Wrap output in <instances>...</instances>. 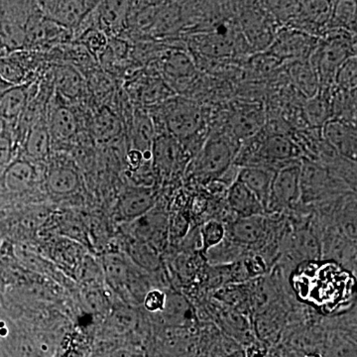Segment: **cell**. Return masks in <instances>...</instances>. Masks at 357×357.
<instances>
[{
	"instance_id": "obj_34",
	"label": "cell",
	"mask_w": 357,
	"mask_h": 357,
	"mask_svg": "<svg viewBox=\"0 0 357 357\" xmlns=\"http://www.w3.org/2000/svg\"><path fill=\"white\" fill-rule=\"evenodd\" d=\"M0 77L10 86L25 84V68L13 58L0 57Z\"/></svg>"
},
{
	"instance_id": "obj_17",
	"label": "cell",
	"mask_w": 357,
	"mask_h": 357,
	"mask_svg": "<svg viewBox=\"0 0 357 357\" xmlns=\"http://www.w3.org/2000/svg\"><path fill=\"white\" fill-rule=\"evenodd\" d=\"M47 126L51 137L60 141H68L76 135L79 124L76 115L72 110L63 105H56L49 112Z\"/></svg>"
},
{
	"instance_id": "obj_10",
	"label": "cell",
	"mask_w": 357,
	"mask_h": 357,
	"mask_svg": "<svg viewBox=\"0 0 357 357\" xmlns=\"http://www.w3.org/2000/svg\"><path fill=\"white\" fill-rule=\"evenodd\" d=\"M68 28L57 21L43 15H32L26 22L25 46H40L62 39L67 35Z\"/></svg>"
},
{
	"instance_id": "obj_31",
	"label": "cell",
	"mask_w": 357,
	"mask_h": 357,
	"mask_svg": "<svg viewBox=\"0 0 357 357\" xmlns=\"http://www.w3.org/2000/svg\"><path fill=\"white\" fill-rule=\"evenodd\" d=\"M227 236V227L222 222L217 220H208L201 229V251L206 253L211 248L222 243Z\"/></svg>"
},
{
	"instance_id": "obj_12",
	"label": "cell",
	"mask_w": 357,
	"mask_h": 357,
	"mask_svg": "<svg viewBox=\"0 0 357 357\" xmlns=\"http://www.w3.org/2000/svg\"><path fill=\"white\" fill-rule=\"evenodd\" d=\"M266 232V222L263 215L238 218L229 225L227 237L238 245L250 246L259 243Z\"/></svg>"
},
{
	"instance_id": "obj_22",
	"label": "cell",
	"mask_w": 357,
	"mask_h": 357,
	"mask_svg": "<svg viewBox=\"0 0 357 357\" xmlns=\"http://www.w3.org/2000/svg\"><path fill=\"white\" fill-rule=\"evenodd\" d=\"M46 185L52 194L67 196L77 191L79 187V177L70 167H55L48 173Z\"/></svg>"
},
{
	"instance_id": "obj_5",
	"label": "cell",
	"mask_w": 357,
	"mask_h": 357,
	"mask_svg": "<svg viewBox=\"0 0 357 357\" xmlns=\"http://www.w3.org/2000/svg\"><path fill=\"white\" fill-rule=\"evenodd\" d=\"M167 128L173 135L185 138L198 133L203 128L204 117L194 102L176 100L165 109Z\"/></svg>"
},
{
	"instance_id": "obj_1",
	"label": "cell",
	"mask_w": 357,
	"mask_h": 357,
	"mask_svg": "<svg viewBox=\"0 0 357 357\" xmlns=\"http://www.w3.org/2000/svg\"><path fill=\"white\" fill-rule=\"evenodd\" d=\"M296 275L294 287L303 299L323 307H335L347 298L349 293V275L332 263H307Z\"/></svg>"
},
{
	"instance_id": "obj_27",
	"label": "cell",
	"mask_w": 357,
	"mask_h": 357,
	"mask_svg": "<svg viewBox=\"0 0 357 357\" xmlns=\"http://www.w3.org/2000/svg\"><path fill=\"white\" fill-rule=\"evenodd\" d=\"M88 14L83 0H64L56 7L55 16L52 20L68 28H77Z\"/></svg>"
},
{
	"instance_id": "obj_13",
	"label": "cell",
	"mask_w": 357,
	"mask_h": 357,
	"mask_svg": "<svg viewBox=\"0 0 357 357\" xmlns=\"http://www.w3.org/2000/svg\"><path fill=\"white\" fill-rule=\"evenodd\" d=\"M275 173H276V170L268 168V167H241L237 174L236 180L245 185L257 197L265 210Z\"/></svg>"
},
{
	"instance_id": "obj_26",
	"label": "cell",
	"mask_w": 357,
	"mask_h": 357,
	"mask_svg": "<svg viewBox=\"0 0 357 357\" xmlns=\"http://www.w3.org/2000/svg\"><path fill=\"white\" fill-rule=\"evenodd\" d=\"M291 69L294 83L303 95L311 98L319 93V79L311 63L306 61L295 62Z\"/></svg>"
},
{
	"instance_id": "obj_20",
	"label": "cell",
	"mask_w": 357,
	"mask_h": 357,
	"mask_svg": "<svg viewBox=\"0 0 357 357\" xmlns=\"http://www.w3.org/2000/svg\"><path fill=\"white\" fill-rule=\"evenodd\" d=\"M154 199L145 190H133L122 197L119 204V215L126 220L142 217L151 210Z\"/></svg>"
},
{
	"instance_id": "obj_42",
	"label": "cell",
	"mask_w": 357,
	"mask_h": 357,
	"mask_svg": "<svg viewBox=\"0 0 357 357\" xmlns=\"http://www.w3.org/2000/svg\"><path fill=\"white\" fill-rule=\"evenodd\" d=\"M128 160L129 165L133 168H138L144 159H143L142 152L140 150L133 149L128 152Z\"/></svg>"
},
{
	"instance_id": "obj_8",
	"label": "cell",
	"mask_w": 357,
	"mask_h": 357,
	"mask_svg": "<svg viewBox=\"0 0 357 357\" xmlns=\"http://www.w3.org/2000/svg\"><path fill=\"white\" fill-rule=\"evenodd\" d=\"M323 139L340 156L356 162V126L351 122L330 119L321 126Z\"/></svg>"
},
{
	"instance_id": "obj_2",
	"label": "cell",
	"mask_w": 357,
	"mask_h": 357,
	"mask_svg": "<svg viewBox=\"0 0 357 357\" xmlns=\"http://www.w3.org/2000/svg\"><path fill=\"white\" fill-rule=\"evenodd\" d=\"M344 30L328 35V38L317 45L311 54L312 60L310 61L317 76L319 84H326L330 86L333 84L335 73L345 61L354 55V48L351 39H349Z\"/></svg>"
},
{
	"instance_id": "obj_32",
	"label": "cell",
	"mask_w": 357,
	"mask_h": 357,
	"mask_svg": "<svg viewBox=\"0 0 357 357\" xmlns=\"http://www.w3.org/2000/svg\"><path fill=\"white\" fill-rule=\"evenodd\" d=\"M79 41L91 55L100 56L109 46L107 33L100 28H89L79 34Z\"/></svg>"
},
{
	"instance_id": "obj_21",
	"label": "cell",
	"mask_w": 357,
	"mask_h": 357,
	"mask_svg": "<svg viewBox=\"0 0 357 357\" xmlns=\"http://www.w3.org/2000/svg\"><path fill=\"white\" fill-rule=\"evenodd\" d=\"M54 83L60 95L74 100L83 93L84 79L72 66H59L54 72Z\"/></svg>"
},
{
	"instance_id": "obj_35",
	"label": "cell",
	"mask_w": 357,
	"mask_h": 357,
	"mask_svg": "<svg viewBox=\"0 0 357 357\" xmlns=\"http://www.w3.org/2000/svg\"><path fill=\"white\" fill-rule=\"evenodd\" d=\"M267 6L277 20L287 22L299 16L302 0H267Z\"/></svg>"
},
{
	"instance_id": "obj_25",
	"label": "cell",
	"mask_w": 357,
	"mask_h": 357,
	"mask_svg": "<svg viewBox=\"0 0 357 357\" xmlns=\"http://www.w3.org/2000/svg\"><path fill=\"white\" fill-rule=\"evenodd\" d=\"M121 130V121L107 107H102L93 117V131L98 142H109L119 135Z\"/></svg>"
},
{
	"instance_id": "obj_33",
	"label": "cell",
	"mask_w": 357,
	"mask_h": 357,
	"mask_svg": "<svg viewBox=\"0 0 357 357\" xmlns=\"http://www.w3.org/2000/svg\"><path fill=\"white\" fill-rule=\"evenodd\" d=\"M357 60L356 56H351L338 68L335 73L333 84L342 91H356L357 79Z\"/></svg>"
},
{
	"instance_id": "obj_30",
	"label": "cell",
	"mask_w": 357,
	"mask_h": 357,
	"mask_svg": "<svg viewBox=\"0 0 357 357\" xmlns=\"http://www.w3.org/2000/svg\"><path fill=\"white\" fill-rule=\"evenodd\" d=\"M305 112L307 121L314 126V128L323 126L326 121L332 119L331 105L326 102L324 96H319V93L309 98Z\"/></svg>"
},
{
	"instance_id": "obj_3",
	"label": "cell",
	"mask_w": 357,
	"mask_h": 357,
	"mask_svg": "<svg viewBox=\"0 0 357 357\" xmlns=\"http://www.w3.org/2000/svg\"><path fill=\"white\" fill-rule=\"evenodd\" d=\"M301 164L282 167L275 173L265 213H281L301 199Z\"/></svg>"
},
{
	"instance_id": "obj_44",
	"label": "cell",
	"mask_w": 357,
	"mask_h": 357,
	"mask_svg": "<svg viewBox=\"0 0 357 357\" xmlns=\"http://www.w3.org/2000/svg\"><path fill=\"white\" fill-rule=\"evenodd\" d=\"M305 357H321V356H319V354H307V356H305Z\"/></svg>"
},
{
	"instance_id": "obj_28",
	"label": "cell",
	"mask_w": 357,
	"mask_h": 357,
	"mask_svg": "<svg viewBox=\"0 0 357 357\" xmlns=\"http://www.w3.org/2000/svg\"><path fill=\"white\" fill-rule=\"evenodd\" d=\"M243 27L249 42L255 46H267L268 43L273 42L267 21L262 16L256 14L248 15L243 21Z\"/></svg>"
},
{
	"instance_id": "obj_39",
	"label": "cell",
	"mask_w": 357,
	"mask_h": 357,
	"mask_svg": "<svg viewBox=\"0 0 357 357\" xmlns=\"http://www.w3.org/2000/svg\"><path fill=\"white\" fill-rule=\"evenodd\" d=\"M166 300L161 291L152 290L145 296L144 306L150 312L162 311L165 309Z\"/></svg>"
},
{
	"instance_id": "obj_14",
	"label": "cell",
	"mask_w": 357,
	"mask_h": 357,
	"mask_svg": "<svg viewBox=\"0 0 357 357\" xmlns=\"http://www.w3.org/2000/svg\"><path fill=\"white\" fill-rule=\"evenodd\" d=\"M0 177L7 191L23 192L28 191L34 184L36 172L29 160L15 159Z\"/></svg>"
},
{
	"instance_id": "obj_7",
	"label": "cell",
	"mask_w": 357,
	"mask_h": 357,
	"mask_svg": "<svg viewBox=\"0 0 357 357\" xmlns=\"http://www.w3.org/2000/svg\"><path fill=\"white\" fill-rule=\"evenodd\" d=\"M301 154L302 152L300 147L292 140L280 134H273L263 140L259 147L256 149L255 157H257L255 162L256 160H260L257 166L274 169L275 166H280L282 168L289 164L295 163Z\"/></svg>"
},
{
	"instance_id": "obj_15",
	"label": "cell",
	"mask_w": 357,
	"mask_h": 357,
	"mask_svg": "<svg viewBox=\"0 0 357 357\" xmlns=\"http://www.w3.org/2000/svg\"><path fill=\"white\" fill-rule=\"evenodd\" d=\"M30 84L9 86L0 93V117L6 124L14 123L20 119L29 100Z\"/></svg>"
},
{
	"instance_id": "obj_18",
	"label": "cell",
	"mask_w": 357,
	"mask_h": 357,
	"mask_svg": "<svg viewBox=\"0 0 357 357\" xmlns=\"http://www.w3.org/2000/svg\"><path fill=\"white\" fill-rule=\"evenodd\" d=\"M51 135L43 121H36L29 126L26 134L24 152L30 160H43L50 150Z\"/></svg>"
},
{
	"instance_id": "obj_19",
	"label": "cell",
	"mask_w": 357,
	"mask_h": 357,
	"mask_svg": "<svg viewBox=\"0 0 357 357\" xmlns=\"http://www.w3.org/2000/svg\"><path fill=\"white\" fill-rule=\"evenodd\" d=\"M167 79L175 86H184L195 76L194 64L182 52H172L166 58L163 66Z\"/></svg>"
},
{
	"instance_id": "obj_41",
	"label": "cell",
	"mask_w": 357,
	"mask_h": 357,
	"mask_svg": "<svg viewBox=\"0 0 357 357\" xmlns=\"http://www.w3.org/2000/svg\"><path fill=\"white\" fill-rule=\"evenodd\" d=\"M300 241L301 248H302L303 250L306 251L307 255L314 257V255H318V244L314 241V237H312L311 234H302L300 236Z\"/></svg>"
},
{
	"instance_id": "obj_40",
	"label": "cell",
	"mask_w": 357,
	"mask_h": 357,
	"mask_svg": "<svg viewBox=\"0 0 357 357\" xmlns=\"http://www.w3.org/2000/svg\"><path fill=\"white\" fill-rule=\"evenodd\" d=\"M153 134L154 130L151 121L146 117H141L137 122V126H136V135H137L138 139L141 141V143L146 145L147 143H151Z\"/></svg>"
},
{
	"instance_id": "obj_43",
	"label": "cell",
	"mask_w": 357,
	"mask_h": 357,
	"mask_svg": "<svg viewBox=\"0 0 357 357\" xmlns=\"http://www.w3.org/2000/svg\"><path fill=\"white\" fill-rule=\"evenodd\" d=\"M9 86H10V84L6 83V82H4L3 79H2L1 77H0V93H3V91H6V89H8Z\"/></svg>"
},
{
	"instance_id": "obj_29",
	"label": "cell",
	"mask_w": 357,
	"mask_h": 357,
	"mask_svg": "<svg viewBox=\"0 0 357 357\" xmlns=\"http://www.w3.org/2000/svg\"><path fill=\"white\" fill-rule=\"evenodd\" d=\"M331 22L337 23L338 27L347 31H356V0H337Z\"/></svg>"
},
{
	"instance_id": "obj_38",
	"label": "cell",
	"mask_w": 357,
	"mask_h": 357,
	"mask_svg": "<svg viewBox=\"0 0 357 357\" xmlns=\"http://www.w3.org/2000/svg\"><path fill=\"white\" fill-rule=\"evenodd\" d=\"M255 114H241L237 115L234 122V129H236L237 135L249 136L257 130L259 121H257Z\"/></svg>"
},
{
	"instance_id": "obj_4",
	"label": "cell",
	"mask_w": 357,
	"mask_h": 357,
	"mask_svg": "<svg viewBox=\"0 0 357 357\" xmlns=\"http://www.w3.org/2000/svg\"><path fill=\"white\" fill-rule=\"evenodd\" d=\"M237 150L234 143L223 136L206 141L199 157V171L206 178L222 177L234 162Z\"/></svg>"
},
{
	"instance_id": "obj_37",
	"label": "cell",
	"mask_w": 357,
	"mask_h": 357,
	"mask_svg": "<svg viewBox=\"0 0 357 357\" xmlns=\"http://www.w3.org/2000/svg\"><path fill=\"white\" fill-rule=\"evenodd\" d=\"M14 151H15V146H14L13 135L6 126V130L0 133V176L13 161Z\"/></svg>"
},
{
	"instance_id": "obj_9",
	"label": "cell",
	"mask_w": 357,
	"mask_h": 357,
	"mask_svg": "<svg viewBox=\"0 0 357 357\" xmlns=\"http://www.w3.org/2000/svg\"><path fill=\"white\" fill-rule=\"evenodd\" d=\"M317 46V40L306 31L287 29L282 31L271 44V51L277 57L306 60Z\"/></svg>"
},
{
	"instance_id": "obj_6",
	"label": "cell",
	"mask_w": 357,
	"mask_h": 357,
	"mask_svg": "<svg viewBox=\"0 0 357 357\" xmlns=\"http://www.w3.org/2000/svg\"><path fill=\"white\" fill-rule=\"evenodd\" d=\"M300 188L301 199L305 203H309L321 199L335 191L337 181L324 167L307 160H303L301 163Z\"/></svg>"
},
{
	"instance_id": "obj_16",
	"label": "cell",
	"mask_w": 357,
	"mask_h": 357,
	"mask_svg": "<svg viewBox=\"0 0 357 357\" xmlns=\"http://www.w3.org/2000/svg\"><path fill=\"white\" fill-rule=\"evenodd\" d=\"M130 10V0H103L98 8V22L102 31H119Z\"/></svg>"
},
{
	"instance_id": "obj_24",
	"label": "cell",
	"mask_w": 357,
	"mask_h": 357,
	"mask_svg": "<svg viewBox=\"0 0 357 357\" xmlns=\"http://www.w3.org/2000/svg\"><path fill=\"white\" fill-rule=\"evenodd\" d=\"M234 40L229 28L217 30L211 34L202 36L199 40V50L208 56H229L234 51Z\"/></svg>"
},
{
	"instance_id": "obj_36",
	"label": "cell",
	"mask_w": 357,
	"mask_h": 357,
	"mask_svg": "<svg viewBox=\"0 0 357 357\" xmlns=\"http://www.w3.org/2000/svg\"><path fill=\"white\" fill-rule=\"evenodd\" d=\"M154 150L155 158L162 168L169 169L175 163L178 156V147L170 138H160L155 143Z\"/></svg>"
},
{
	"instance_id": "obj_11",
	"label": "cell",
	"mask_w": 357,
	"mask_h": 357,
	"mask_svg": "<svg viewBox=\"0 0 357 357\" xmlns=\"http://www.w3.org/2000/svg\"><path fill=\"white\" fill-rule=\"evenodd\" d=\"M227 204L238 218L263 215L264 206L257 197L238 180L234 181L227 189Z\"/></svg>"
},
{
	"instance_id": "obj_23",
	"label": "cell",
	"mask_w": 357,
	"mask_h": 357,
	"mask_svg": "<svg viewBox=\"0 0 357 357\" xmlns=\"http://www.w3.org/2000/svg\"><path fill=\"white\" fill-rule=\"evenodd\" d=\"M333 6L331 0H302L298 17L302 22L314 28H323L332 20Z\"/></svg>"
}]
</instances>
